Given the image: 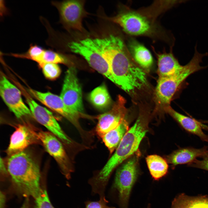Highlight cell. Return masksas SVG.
Listing matches in <instances>:
<instances>
[{
  "label": "cell",
  "mask_w": 208,
  "mask_h": 208,
  "mask_svg": "<svg viewBox=\"0 0 208 208\" xmlns=\"http://www.w3.org/2000/svg\"><path fill=\"white\" fill-rule=\"evenodd\" d=\"M108 19L119 25L126 33L132 35H140L150 30L149 23L147 19L134 12L120 13Z\"/></svg>",
  "instance_id": "cell-14"
},
{
  "label": "cell",
  "mask_w": 208,
  "mask_h": 208,
  "mask_svg": "<svg viewBox=\"0 0 208 208\" xmlns=\"http://www.w3.org/2000/svg\"><path fill=\"white\" fill-rule=\"evenodd\" d=\"M140 155L138 151L116 171L114 186L118 192L121 204L124 207L127 206L131 191L138 176V164Z\"/></svg>",
  "instance_id": "cell-6"
},
{
  "label": "cell",
  "mask_w": 208,
  "mask_h": 208,
  "mask_svg": "<svg viewBox=\"0 0 208 208\" xmlns=\"http://www.w3.org/2000/svg\"><path fill=\"white\" fill-rule=\"evenodd\" d=\"M6 201L5 195L3 192L0 191V208H4Z\"/></svg>",
  "instance_id": "cell-31"
},
{
  "label": "cell",
  "mask_w": 208,
  "mask_h": 208,
  "mask_svg": "<svg viewBox=\"0 0 208 208\" xmlns=\"http://www.w3.org/2000/svg\"><path fill=\"white\" fill-rule=\"evenodd\" d=\"M39 141L38 133L30 126L27 124L19 125L11 136L7 153L11 155L25 150L29 146Z\"/></svg>",
  "instance_id": "cell-15"
},
{
  "label": "cell",
  "mask_w": 208,
  "mask_h": 208,
  "mask_svg": "<svg viewBox=\"0 0 208 208\" xmlns=\"http://www.w3.org/2000/svg\"><path fill=\"white\" fill-rule=\"evenodd\" d=\"M0 163V171L3 174H7L8 172L7 167L5 165L4 161L3 159L1 157Z\"/></svg>",
  "instance_id": "cell-30"
},
{
  "label": "cell",
  "mask_w": 208,
  "mask_h": 208,
  "mask_svg": "<svg viewBox=\"0 0 208 208\" xmlns=\"http://www.w3.org/2000/svg\"><path fill=\"white\" fill-rule=\"evenodd\" d=\"M88 99L95 108L101 111L107 109L112 103L111 97L104 84L93 90L89 94Z\"/></svg>",
  "instance_id": "cell-21"
},
{
  "label": "cell",
  "mask_w": 208,
  "mask_h": 208,
  "mask_svg": "<svg viewBox=\"0 0 208 208\" xmlns=\"http://www.w3.org/2000/svg\"><path fill=\"white\" fill-rule=\"evenodd\" d=\"M94 40L109 64L113 82L129 93L147 85L145 71L134 60L121 38L110 34Z\"/></svg>",
  "instance_id": "cell-1"
},
{
  "label": "cell",
  "mask_w": 208,
  "mask_h": 208,
  "mask_svg": "<svg viewBox=\"0 0 208 208\" xmlns=\"http://www.w3.org/2000/svg\"><path fill=\"white\" fill-rule=\"evenodd\" d=\"M165 109L187 132L197 136L203 141L208 142V135L203 131L200 122L176 112L170 106Z\"/></svg>",
  "instance_id": "cell-17"
},
{
  "label": "cell",
  "mask_w": 208,
  "mask_h": 208,
  "mask_svg": "<svg viewBox=\"0 0 208 208\" xmlns=\"http://www.w3.org/2000/svg\"><path fill=\"white\" fill-rule=\"evenodd\" d=\"M40 68L42 70L45 77L50 80H54L57 78L61 73V69L58 64L46 63Z\"/></svg>",
  "instance_id": "cell-26"
},
{
  "label": "cell",
  "mask_w": 208,
  "mask_h": 208,
  "mask_svg": "<svg viewBox=\"0 0 208 208\" xmlns=\"http://www.w3.org/2000/svg\"><path fill=\"white\" fill-rule=\"evenodd\" d=\"M60 97L70 109L84 113L82 90L75 68L70 66L66 72Z\"/></svg>",
  "instance_id": "cell-11"
},
{
  "label": "cell",
  "mask_w": 208,
  "mask_h": 208,
  "mask_svg": "<svg viewBox=\"0 0 208 208\" xmlns=\"http://www.w3.org/2000/svg\"><path fill=\"white\" fill-rule=\"evenodd\" d=\"M124 99L119 96L112 108L98 116L95 131L101 138L105 134L117 127L125 118L126 110Z\"/></svg>",
  "instance_id": "cell-13"
},
{
  "label": "cell",
  "mask_w": 208,
  "mask_h": 208,
  "mask_svg": "<svg viewBox=\"0 0 208 208\" xmlns=\"http://www.w3.org/2000/svg\"><path fill=\"white\" fill-rule=\"evenodd\" d=\"M128 45L130 54L135 63L145 71H149L153 63L149 51L134 40H130Z\"/></svg>",
  "instance_id": "cell-19"
},
{
  "label": "cell",
  "mask_w": 208,
  "mask_h": 208,
  "mask_svg": "<svg viewBox=\"0 0 208 208\" xmlns=\"http://www.w3.org/2000/svg\"></svg>",
  "instance_id": "cell-34"
},
{
  "label": "cell",
  "mask_w": 208,
  "mask_h": 208,
  "mask_svg": "<svg viewBox=\"0 0 208 208\" xmlns=\"http://www.w3.org/2000/svg\"><path fill=\"white\" fill-rule=\"evenodd\" d=\"M107 202L105 196L101 197L99 201L88 202L85 208H115L109 206Z\"/></svg>",
  "instance_id": "cell-29"
},
{
  "label": "cell",
  "mask_w": 208,
  "mask_h": 208,
  "mask_svg": "<svg viewBox=\"0 0 208 208\" xmlns=\"http://www.w3.org/2000/svg\"><path fill=\"white\" fill-rule=\"evenodd\" d=\"M66 46L70 51L82 56L92 67L113 82L109 64L93 38L69 42Z\"/></svg>",
  "instance_id": "cell-5"
},
{
  "label": "cell",
  "mask_w": 208,
  "mask_h": 208,
  "mask_svg": "<svg viewBox=\"0 0 208 208\" xmlns=\"http://www.w3.org/2000/svg\"><path fill=\"white\" fill-rule=\"evenodd\" d=\"M7 168L17 190L23 196L35 199L42 190L40 186L39 165L25 150L10 156Z\"/></svg>",
  "instance_id": "cell-2"
},
{
  "label": "cell",
  "mask_w": 208,
  "mask_h": 208,
  "mask_svg": "<svg viewBox=\"0 0 208 208\" xmlns=\"http://www.w3.org/2000/svg\"><path fill=\"white\" fill-rule=\"evenodd\" d=\"M45 49L36 44H31L28 50L21 53H2L3 55H8L13 57L30 60L36 62L41 55Z\"/></svg>",
  "instance_id": "cell-25"
},
{
  "label": "cell",
  "mask_w": 208,
  "mask_h": 208,
  "mask_svg": "<svg viewBox=\"0 0 208 208\" xmlns=\"http://www.w3.org/2000/svg\"><path fill=\"white\" fill-rule=\"evenodd\" d=\"M51 3L58 10L60 23L67 31H85L82 21L88 13L84 8V1H52Z\"/></svg>",
  "instance_id": "cell-7"
},
{
  "label": "cell",
  "mask_w": 208,
  "mask_h": 208,
  "mask_svg": "<svg viewBox=\"0 0 208 208\" xmlns=\"http://www.w3.org/2000/svg\"><path fill=\"white\" fill-rule=\"evenodd\" d=\"M129 130V123L125 118L117 127L101 138L110 154L116 150Z\"/></svg>",
  "instance_id": "cell-20"
},
{
  "label": "cell",
  "mask_w": 208,
  "mask_h": 208,
  "mask_svg": "<svg viewBox=\"0 0 208 208\" xmlns=\"http://www.w3.org/2000/svg\"><path fill=\"white\" fill-rule=\"evenodd\" d=\"M146 159L150 173L155 180H159L166 174L168 168L167 160L156 155H148Z\"/></svg>",
  "instance_id": "cell-23"
},
{
  "label": "cell",
  "mask_w": 208,
  "mask_h": 208,
  "mask_svg": "<svg viewBox=\"0 0 208 208\" xmlns=\"http://www.w3.org/2000/svg\"><path fill=\"white\" fill-rule=\"evenodd\" d=\"M29 201L27 198L26 199L21 208H29Z\"/></svg>",
  "instance_id": "cell-32"
},
{
  "label": "cell",
  "mask_w": 208,
  "mask_h": 208,
  "mask_svg": "<svg viewBox=\"0 0 208 208\" xmlns=\"http://www.w3.org/2000/svg\"><path fill=\"white\" fill-rule=\"evenodd\" d=\"M33 208H54L49 200L47 192L42 190L39 195L35 199Z\"/></svg>",
  "instance_id": "cell-27"
},
{
  "label": "cell",
  "mask_w": 208,
  "mask_h": 208,
  "mask_svg": "<svg viewBox=\"0 0 208 208\" xmlns=\"http://www.w3.org/2000/svg\"><path fill=\"white\" fill-rule=\"evenodd\" d=\"M172 206L174 208H208V197L191 196L182 194L174 199Z\"/></svg>",
  "instance_id": "cell-22"
},
{
  "label": "cell",
  "mask_w": 208,
  "mask_h": 208,
  "mask_svg": "<svg viewBox=\"0 0 208 208\" xmlns=\"http://www.w3.org/2000/svg\"><path fill=\"white\" fill-rule=\"evenodd\" d=\"M201 122L202 123H207L208 124V120H204L201 121ZM202 129H207L208 130V126L205 125H204L203 124L202 125Z\"/></svg>",
  "instance_id": "cell-33"
},
{
  "label": "cell",
  "mask_w": 208,
  "mask_h": 208,
  "mask_svg": "<svg viewBox=\"0 0 208 208\" xmlns=\"http://www.w3.org/2000/svg\"><path fill=\"white\" fill-rule=\"evenodd\" d=\"M195 47L193 57L190 62L183 66L182 69L174 75L169 77L159 78L155 91V97L157 103L164 107V109L169 107L173 96L178 88L184 81L193 73L205 68L200 64L203 57L207 53L201 54Z\"/></svg>",
  "instance_id": "cell-4"
},
{
  "label": "cell",
  "mask_w": 208,
  "mask_h": 208,
  "mask_svg": "<svg viewBox=\"0 0 208 208\" xmlns=\"http://www.w3.org/2000/svg\"><path fill=\"white\" fill-rule=\"evenodd\" d=\"M38 135L46 151L57 163L62 174L69 179L74 169L61 142L51 132L41 131L38 133Z\"/></svg>",
  "instance_id": "cell-12"
},
{
  "label": "cell",
  "mask_w": 208,
  "mask_h": 208,
  "mask_svg": "<svg viewBox=\"0 0 208 208\" xmlns=\"http://www.w3.org/2000/svg\"><path fill=\"white\" fill-rule=\"evenodd\" d=\"M20 87L32 116L37 121L68 146L73 147L79 144L64 133L51 112L38 104L24 88Z\"/></svg>",
  "instance_id": "cell-8"
},
{
  "label": "cell",
  "mask_w": 208,
  "mask_h": 208,
  "mask_svg": "<svg viewBox=\"0 0 208 208\" xmlns=\"http://www.w3.org/2000/svg\"><path fill=\"white\" fill-rule=\"evenodd\" d=\"M200 157L201 160L196 159L188 164L187 166L208 171V149Z\"/></svg>",
  "instance_id": "cell-28"
},
{
  "label": "cell",
  "mask_w": 208,
  "mask_h": 208,
  "mask_svg": "<svg viewBox=\"0 0 208 208\" xmlns=\"http://www.w3.org/2000/svg\"><path fill=\"white\" fill-rule=\"evenodd\" d=\"M36 62L39 67L46 63L62 64L66 65L70 64L69 60L65 55L50 49H44Z\"/></svg>",
  "instance_id": "cell-24"
},
{
  "label": "cell",
  "mask_w": 208,
  "mask_h": 208,
  "mask_svg": "<svg viewBox=\"0 0 208 208\" xmlns=\"http://www.w3.org/2000/svg\"><path fill=\"white\" fill-rule=\"evenodd\" d=\"M28 91L31 96L70 121L78 130L83 139L86 137L87 132L81 126L79 120L81 117L90 118L89 116L70 109L60 96L50 92H42L30 88Z\"/></svg>",
  "instance_id": "cell-9"
},
{
  "label": "cell",
  "mask_w": 208,
  "mask_h": 208,
  "mask_svg": "<svg viewBox=\"0 0 208 208\" xmlns=\"http://www.w3.org/2000/svg\"><path fill=\"white\" fill-rule=\"evenodd\" d=\"M20 90L12 83L3 73L0 79V95L10 110L18 119L32 116L28 107L23 102Z\"/></svg>",
  "instance_id": "cell-10"
},
{
  "label": "cell",
  "mask_w": 208,
  "mask_h": 208,
  "mask_svg": "<svg viewBox=\"0 0 208 208\" xmlns=\"http://www.w3.org/2000/svg\"><path fill=\"white\" fill-rule=\"evenodd\" d=\"M157 73L159 78L169 77L179 71L183 66L181 65L172 51L169 53L157 54Z\"/></svg>",
  "instance_id": "cell-18"
},
{
  "label": "cell",
  "mask_w": 208,
  "mask_h": 208,
  "mask_svg": "<svg viewBox=\"0 0 208 208\" xmlns=\"http://www.w3.org/2000/svg\"><path fill=\"white\" fill-rule=\"evenodd\" d=\"M148 130V122L143 116H140L125 134L113 155L95 176L98 183L107 185L114 169L138 151L140 143Z\"/></svg>",
  "instance_id": "cell-3"
},
{
  "label": "cell",
  "mask_w": 208,
  "mask_h": 208,
  "mask_svg": "<svg viewBox=\"0 0 208 208\" xmlns=\"http://www.w3.org/2000/svg\"><path fill=\"white\" fill-rule=\"evenodd\" d=\"M208 149L205 146L200 148L192 147L180 148L174 151L167 157V162L174 167L179 164H189L198 157H201Z\"/></svg>",
  "instance_id": "cell-16"
}]
</instances>
